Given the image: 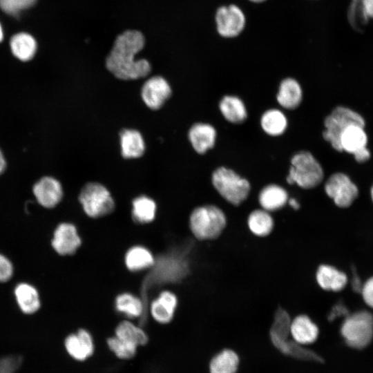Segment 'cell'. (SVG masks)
Segmentation results:
<instances>
[{
	"mask_svg": "<svg viewBox=\"0 0 373 373\" xmlns=\"http://www.w3.org/2000/svg\"><path fill=\"white\" fill-rule=\"evenodd\" d=\"M32 191L38 203L48 209L56 207L63 197L61 183L50 176H45L38 180L34 184Z\"/></svg>",
	"mask_w": 373,
	"mask_h": 373,
	"instance_id": "obj_13",
	"label": "cell"
},
{
	"mask_svg": "<svg viewBox=\"0 0 373 373\" xmlns=\"http://www.w3.org/2000/svg\"><path fill=\"white\" fill-rule=\"evenodd\" d=\"M13 267L11 262L0 254V282L8 281L12 276Z\"/></svg>",
	"mask_w": 373,
	"mask_h": 373,
	"instance_id": "obj_34",
	"label": "cell"
},
{
	"mask_svg": "<svg viewBox=\"0 0 373 373\" xmlns=\"http://www.w3.org/2000/svg\"><path fill=\"white\" fill-rule=\"evenodd\" d=\"M108 348L116 356L122 359L133 358L137 352V346L121 339L116 336L109 337L107 339Z\"/></svg>",
	"mask_w": 373,
	"mask_h": 373,
	"instance_id": "obj_32",
	"label": "cell"
},
{
	"mask_svg": "<svg viewBox=\"0 0 373 373\" xmlns=\"http://www.w3.org/2000/svg\"><path fill=\"white\" fill-rule=\"evenodd\" d=\"M325 191L335 204L341 208L350 207L358 194L357 186L343 173L332 174L325 182Z\"/></svg>",
	"mask_w": 373,
	"mask_h": 373,
	"instance_id": "obj_9",
	"label": "cell"
},
{
	"mask_svg": "<svg viewBox=\"0 0 373 373\" xmlns=\"http://www.w3.org/2000/svg\"><path fill=\"white\" fill-rule=\"evenodd\" d=\"M367 137L364 127L352 124L342 133L340 138L341 150L354 155L358 162H363L370 157L366 145Z\"/></svg>",
	"mask_w": 373,
	"mask_h": 373,
	"instance_id": "obj_10",
	"label": "cell"
},
{
	"mask_svg": "<svg viewBox=\"0 0 373 373\" xmlns=\"http://www.w3.org/2000/svg\"><path fill=\"white\" fill-rule=\"evenodd\" d=\"M145 45L142 32L126 30L117 36L105 59L106 69L116 78L134 80L145 77L151 70V65L145 59H135V55Z\"/></svg>",
	"mask_w": 373,
	"mask_h": 373,
	"instance_id": "obj_1",
	"label": "cell"
},
{
	"mask_svg": "<svg viewBox=\"0 0 373 373\" xmlns=\"http://www.w3.org/2000/svg\"><path fill=\"white\" fill-rule=\"evenodd\" d=\"M216 30L227 39L239 36L245 29L246 17L242 10L236 4L221 6L215 15Z\"/></svg>",
	"mask_w": 373,
	"mask_h": 373,
	"instance_id": "obj_8",
	"label": "cell"
},
{
	"mask_svg": "<svg viewBox=\"0 0 373 373\" xmlns=\"http://www.w3.org/2000/svg\"><path fill=\"white\" fill-rule=\"evenodd\" d=\"M37 0H0V8L6 13L16 16L32 6Z\"/></svg>",
	"mask_w": 373,
	"mask_h": 373,
	"instance_id": "obj_33",
	"label": "cell"
},
{
	"mask_svg": "<svg viewBox=\"0 0 373 373\" xmlns=\"http://www.w3.org/2000/svg\"><path fill=\"white\" fill-rule=\"evenodd\" d=\"M121 153L126 159L141 157L145 151V143L142 134L135 129H123L119 133Z\"/></svg>",
	"mask_w": 373,
	"mask_h": 373,
	"instance_id": "obj_20",
	"label": "cell"
},
{
	"mask_svg": "<svg viewBox=\"0 0 373 373\" xmlns=\"http://www.w3.org/2000/svg\"><path fill=\"white\" fill-rule=\"evenodd\" d=\"M79 201L87 216L97 219L111 214L115 203L110 191L99 182H88L82 189Z\"/></svg>",
	"mask_w": 373,
	"mask_h": 373,
	"instance_id": "obj_4",
	"label": "cell"
},
{
	"mask_svg": "<svg viewBox=\"0 0 373 373\" xmlns=\"http://www.w3.org/2000/svg\"><path fill=\"white\" fill-rule=\"evenodd\" d=\"M323 176V168L313 155L309 151H301L291 160L287 182L303 189H312L322 182Z\"/></svg>",
	"mask_w": 373,
	"mask_h": 373,
	"instance_id": "obj_3",
	"label": "cell"
},
{
	"mask_svg": "<svg viewBox=\"0 0 373 373\" xmlns=\"http://www.w3.org/2000/svg\"><path fill=\"white\" fill-rule=\"evenodd\" d=\"M157 204L154 200L140 195L132 201L131 216L134 222L145 224L154 221L156 217Z\"/></svg>",
	"mask_w": 373,
	"mask_h": 373,
	"instance_id": "obj_24",
	"label": "cell"
},
{
	"mask_svg": "<svg viewBox=\"0 0 373 373\" xmlns=\"http://www.w3.org/2000/svg\"><path fill=\"white\" fill-rule=\"evenodd\" d=\"M249 230L256 236L265 237L269 235L274 227V220L269 211L256 209L248 217Z\"/></svg>",
	"mask_w": 373,
	"mask_h": 373,
	"instance_id": "obj_31",
	"label": "cell"
},
{
	"mask_svg": "<svg viewBox=\"0 0 373 373\" xmlns=\"http://www.w3.org/2000/svg\"><path fill=\"white\" fill-rule=\"evenodd\" d=\"M371 197H372V201H373V185L371 188Z\"/></svg>",
	"mask_w": 373,
	"mask_h": 373,
	"instance_id": "obj_44",
	"label": "cell"
},
{
	"mask_svg": "<svg viewBox=\"0 0 373 373\" xmlns=\"http://www.w3.org/2000/svg\"><path fill=\"white\" fill-rule=\"evenodd\" d=\"M3 28L0 23V42L3 40Z\"/></svg>",
	"mask_w": 373,
	"mask_h": 373,
	"instance_id": "obj_42",
	"label": "cell"
},
{
	"mask_svg": "<svg viewBox=\"0 0 373 373\" xmlns=\"http://www.w3.org/2000/svg\"><path fill=\"white\" fill-rule=\"evenodd\" d=\"M316 278L318 285L327 291H341L347 283L345 274L327 265L319 266L316 274Z\"/></svg>",
	"mask_w": 373,
	"mask_h": 373,
	"instance_id": "obj_19",
	"label": "cell"
},
{
	"mask_svg": "<svg viewBox=\"0 0 373 373\" xmlns=\"http://www.w3.org/2000/svg\"><path fill=\"white\" fill-rule=\"evenodd\" d=\"M68 354L77 361H83L94 352V341L90 333L79 329L76 333L68 335L64 342Z\"/></svg>",
	"mask_w": 373,
	"mask_h": 373,
	"instance_id": "obj_15",
	"label": "cell"
},
{
	"mask_svg": "<svg viewBox=\"0 0 373 373\" xmlns=\"http://www.w3.org/2000/svg\"><path fill=\"white\" fill-rule=\"evenodd\" d=\"M115 309L129 318L141 317L144 312V303L138 296L131 292H122L115 298Z\"/></svg>",
	"mask_w": 373,
	"mask_h": 373,
	"instance_id": "obj_26",
	"label": "cell"
},
{
	"mask_svg": "<svg viewBox=\"0 0 373 373\" xmlns=\"http://www.w3.org/2000/svg\"><path fill=\"white\" fill-rule=\"evenodd\" d=\"M288 194L285 189L277 184L265 186L259 193L258 201L262 209L267 211L278 210L285 205Z\"/></svg>",
	"mask_w": 373,
	"mask_h": 373,
	"instance_id": "obj_23",
	"label": "cell"
},
{
	"mask_svg": "<svg viewBox=\"0 0 373 373\" xmlns=\"http://www.w3.org/2000/svg\"><path fill=\"white\" fill-rule=\"evenodd\" d=\"M249 1L254 3H260L265 2L266 0H249Z\"/></svg>",
	"mask_w": 373,
	"mask_h": 373,
	"instance_id": "obj_43",
	"label": "cell"
},
{
	"mask_svg": "<svg viewBox=\"0 0 373 373\" xmlns=\"http://www.w3.org/2000/svg\"><path fill=\"white\" fill-rule=\"evenodd\" d=\"M178 305L177 295L170 290H163L151 302V316L158 323L167 324L173 319Z\"/></svg>",
	"mask_w": 373,
	"mask_h": 373,
	"instance_id": "obj_14",
	"label": "cell"
},
{
	"mask_svg": "<svg viewBox=\"0 0 373 373\" xmlns=\"http://www.w3.org/2000/svg\"><path fill=\"white\" fill-rule=\"evenodd\" d=\"M361 293L365 303L373 308V277L369 278L363 285Z\"/></svg>",
	"mask_w": 373,
	"mask_h": 373,
	"instance_id": "obj_35",
	"label": "cell"
},
{
	"mask_svg": "<svg viewBox=\"0 0 373 373\" xmlns=\"http://www.w3.org/2000/svg\"><path fill=\"white\" fill-rule=\"evenodd\" d=\"M6 166V162L3 153L0 149V175L4 171Z\"/></svg>",
	"mask_w": 373,
	"mask_h": 373,
	"instance_id": "obj_40",
	"label": "cell"
},
{
	"mask_svg": "<svg viewBox=\"0 0 373 373\" xmlns=\"http://www.w3.org/2000/svg\"><path fill=\"white\" fill-rule=\"evenodd\" d=\"M15 295L17 303L23 313L30 314L39 309V296L33 286L28 283H21L16 287Z\"/></svg>",
	"mask_w": 373,
	"mask_h": 373,
	"instance_id": "obj_27",
	"label": "cell"
},
{
	"mask_svg": "<svg viewBox=\"0 0 373 373\" xmlns=\"http://www.w3.org/2000/svg\"><path fill=\"white\" fill-rule=\"evenodd\" d=\"M224 212L218 207L207 204L195 208L190 214L189 226L192 234L200 240L217 238L226 227Z\"/></svg>",
	"mask_w": 373,
	"mask_h": 373,
	"instance_id": "obj_2",
	"label": "cell"
},
{
	"mask_svg": "<svg viewBox=\"0 0 373 373\" xmlns=\"http://www.w3.org/2000/svg\"><path fill=\"white\" fill-rule=\"evenodd\" d=\"M302 98L301 86L296 79L287 77L280 82L277 101L281 106L287 109H294L300 105Z\"/></svg>",
	"mask_w": 373,
	"mask_h": 373,
	"instance_id": "obj_21",
	"label": "cell"
},
{
	"mask_svg": "<svg viewBox=\"0 0 373 373\" xmlns=\"http://www.w3.org/2000/svg\"><path fill=\"white\" fill-rule=\"evenodd\" d=\"M289 205L294 209H298L300 208L299 202L295 198H290L287 200Z\"/></svg>",
	"mask_w": 373,
	"mask_h": 373,
	"instance_id": "obj_41",
	"label": "cell"
},
{
	"mask_svg": "<svg viewBox=\"0 0 373 373\" xmlns=\"http://www.w3.org/2000/svg\"><path fill=\"white\" fill-rule=\"evenodd\" d=\"M212 184L219 194L227 202L239 205L248 196L250 184L233 170L220 167L212 174Z\"/></svg>",
	"mask_w": 373,
	"mask_h": 373,
	"instance_id": "obj_5",
	"label": "cell"
},
{
	"mask_svg": "<svg viewBox=\"0 0 373 373\" xmlns=\"http://www.w3.org/2000/svg\"><path fill=\"white\" fill-rule=\"evenodd\" d=\"M10 46L12 55L22 61L32 59L37 48L35 38L26 32L15 35L10 39Z\"/></svg>",
	"mask_w": 373,
	"mask_h": 373,
	"instance_id": "obj_25",
	"label": "cell"
},
{
	"mask_svg": "<svg viewBox=\"0 0 373 373\" xmlns=\"http://www.w3.org/2000/svg\"><path fill=\"white\" fill-rule=\"evenodd\" d=\"M219 108L224 117L231 123H241L247 117L243 102L236 96H224L220 102Z\"/></svg>",
	"mask_w": 373,
	"mask_h": 373,
	"instance_id": "obj_28",
	"label": "cell"
},
{
	"mask_svg": "<svg viewBox=\"0 0 373 373\" xmlns=\"http://www.w3.org/2000/svg\"><path fill=\"white\" fill-rule=\"evenodd\" d=\"M124 263L128 271H140L153 267L155 263V258L147 247L142 245H134L126 251Z\"/></svg>",
	"mask_w": 373,
	"mask_h": 373,
	"instance_id": "obj_18",
	"label": "cell"
},
{
	"mask_svg": "<svg viewBox=\"0 0 373 373\" xmlns=\"http://www.w3.org/2000/svg\"><path fill=\"white\" fill-rule=\"evenodd\" d=\"M115 336L137 347L146 345L149 341L147 334L140 327L127 320L118 323Z\"/></svg>",
	"mask_w": 373,
	"mask_h": 373,
	"instance_id": "obj_29",
	"label": "cell"
},
{
	"mask_svg": "<svg viewBox=\"0 0 373 373\" xmlns=\"http://www.w3.org/2000/svg\"><path fill=\"white\" fill-rule=\"evenodd\" d=\"M345 342L351 347L363 348L373 336V316L366 311L348 315L341 328Z\"/></svg>",
	"mask_w": 373,
	"mask_h": 373,
	"instance_id": "obj_6",
	"label": "cell"
},
{
	"mask_svg": "<svg viewBox=\"0 0 373 373\" xmlns=\"http://www.w3.org/2000/svg\"><path fill=\"white\" fill-rule=\"evenodd\" d=\"M363 4L367 15L373 17V0H363Z\"/></svg>",
	"mask_w": 373,
	"mask_h": 373,
	"instance_id": "obj_38",
	"label": "cell"
},
{
	"mask_svg": "<svg viewBox=\"0 0 373 373\" xmlns=\"http://www.w3.org/2000/svg\"><path fill=\"white\" fill-rule=\"evenodd\" d=\"M347 309L344 307V305L341 304L336 305L332 309L329 315V319L333 320L336 317H338L340 316L347 314Z\"/></svg>",
	"mask_w": 373,
	"mask_h": 373,
	"instance_id": "obj_37",
	"label": "cell"
},
{
	"mask_svg": "<svg viewBox=\"0 0 373 373\" xmlns=\"http://www.w3.org/2000/svg\"><path fill=\"white\" fill-rule=\"evenodd\" d=\"M260 124L263 131L272 136L280 135L287 126V120L284 113L278 109H269L261 117Z\"/></svg>",
	"mask_w": 373,
	"mask_h": 373,
	"instance_id": "obj_30",
	"label": "cell"
},
{
	"mask_svg": "<svg viewBox=\"0 0 373 373\" xmlns=\"http://www.w3.org/2000/svg\"><path fill=\"white\" fill-rule=\"evenodd\" d=\"M240 363L238 354L224 348L213 355L209 362V373H236Z\"/></svg>",
	"mask_w": 373,
	"mask_h": 373,
	"instance_id": "obj_22",
	"label": "cell"
},
{
	"mask_svg": "<svg viewBox=\"0 0 373 373\" xmlns=\"http://www.w3.org/2000/svg\"><path fill=\"white\" fill-rule=\"evenodd\" d=\"M289 332L291 338L303 345L313 344L319 336L317 325L305 314L298 315L291 319Z\"/></svg>",
	"mask_w": 373,
	"mask_h": 373,
	"instance_id": "obj_16",
	"label": "cell"
},
{
	"mask_svg": "<svg viewBox=\"0 0 373 373\" xmlns=\"http://www.w3.org/2000/svg\"><path fill=\"white\" fill-rule=\"evenodd\" d=\"M352 285L353 289L356 292H361V289L363 287V285L361 283V281L359 278L357 277L356 275H354V277H353V279L352 280Z\"/></svg>",
	"mask_w": 373,
	"mask_h": 373,
	"instance_id": "obj_39",
	"label": "cell"
},
{
	"mask_svg": "<svg viewBox=\"0 0 373 373\" xmlns=\"http://www.w3.org/2000/svg\"><path fill=\"white\" fill-rule=\"evenodd\" d=\"M171 94L172 90L169 84L161 76L151 77L144 82L141 89L143 102L154 111L160 109Z\"/></svg>",
	"mask_w": 373,
	"mask_h": 373,
	"instance_id": "obj_12",
	"label": "cell"
},
{
	"mask_svg": "<svg viewBox=\"0 0 373 373\" xmlns=\"http://www.w3.org/2000/svg\"><path fill=\"white\" fill-rule=\"evenodd\" d=\"M352 124L365 126L363 118L355 111L344 106L336 107L328 115L325 121L323 138L329 142L332 147L338 151H342L340 138L344 130Z\"/></svg>",
	"mask_w": 373,
	"mask_h": 373,
	"instance_id": "obj_7",
	"label": "cell"
},
{
	"mask_svg": "<svg viewBox=\"0 0 373 373\" xmlns=\"http://www.w3.org/2000/svg\"><path fill=\"white\" fill-rule=\"evenodd\" d=\"M82 243L77 227L70 222L60 223L55 229L51 241L52 248L61 256L74 254Z\"/></svg>",
	"mask_w": 373,
	"mask_h": 373,
	"instance_id": "obj_11",
	"label": "cell"
},
{
	"mask_svg": "<svg viewBox=\"0 0 373 373\" xmlns=\"http://www.w3.org/2000/svg\"><path fill=\"white\" fill-rule=\"evenodd\" d=\"M188 136L193 149L198 153L203 154L213 147L216 131L209 124L195 123L189 129Z\"/></svg>",
	"mask_w": 373,
	"mask_h": 373,
	"instance_id": "obj_17",
	"label": "cell"
},
{
	"mask_svg": "<svg viewBox=\"0 0 373 373\" xmlns=\"http://www.w3.org/2000/svg\"><path fill=\"white\" fill-rule=\"evenodd\" d=\"M16 363L12 358H4L0 361V373H12Z\"/></svg>",
	"mask_w": 373,
	"mask_h": 373,
	"instance_id": "obj_36",
	"label": "cell"
}]
</instances>
